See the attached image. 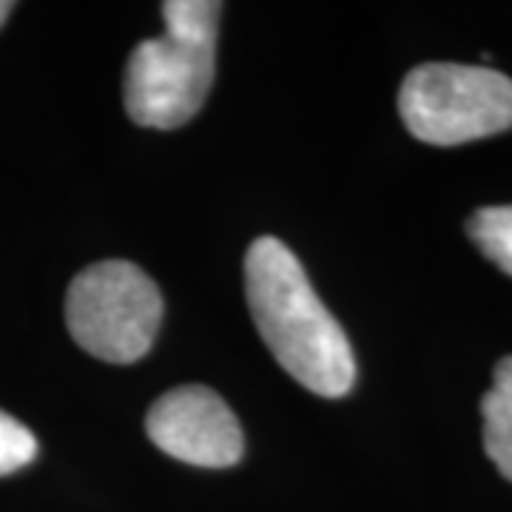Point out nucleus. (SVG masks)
<instances>
[{"label": "nucleus", "mask_w": 512, "mask_h": 512, "mask_svg": "<svg viewBox=\"0 0 512 512\" xmlns=\"http://www.w3.org/2000/svg\"><path fill=\"white\" fill-rule=\"evenodd\" d=\"M245 296L262 342L302 387L342 399L356 382V359L342 325L316 296L293 251L259 237L245 254Z\"/></svg>", "instance_id": "1"}, {"label": "nucleus", "mask_w": 512, "mask_h": 512, "mask_svg": "<svg viewBox=\"0 0 512 512\" xmlns=\"http://www.w3.org/2000/svg\"><path fill=\"white\" fill-rule=\"evenodd\" d=\"M222 3L168 0L165 35L143 40L126 66V111L137 126L180 128L202 109L217 69Z\"/></svg>", "instance_id": "2"}, {"label": "nucleus", "mask_w": 512, "mask_h": 512, "mask_svg": "<svg viewBox=\"0 0 512 512\" xmlns=\"http://www.w3.org/2000/svg\"><path fill=\"white\" fill-rule=\"evenodd\" d=\"M163 322V296L134 262L109 259L74 276L66 293L72 339L111 365L143 359Z\"/></svg>", "instance_id": "3"}, {"label": "nucleus", "mask_w": 512, "mask_h": 512, "mask_svg": "<svg viewBox=\"0 0 512 512\" xmlns=\"http://www.w3.org/2000/svg\"><path fill=\"white\" fill-rule=\"evenodd\" d=\"M399 114L427 146H461L512 128V80L487 66L424 63L404 77Z\"/></svg>", "instance_id": "4"}, {"label": "nucleus", "mask_w": 512, "mask_h": 512, "mask_svg": "<svg viewBox=\"0 0 512 512\" xmlns=\"http://www.w3.org/2000/svg\"><path fill=\"white\" fill-rule=\"evenodd\" d=\"M146 433L163 453L194 467H234L245 453L234 410L202 384L160 396L148 410Z\"/></svg>", "instance_id": "5"}, {"label": "nucleus", "mask_w": 512, "mask_h": 512, "mask_svg": "<svg viewBox=\"0 0 512 512\" xmlns=\"http://www.w3.org/2000/svg\"><path fill=\"white\" fill-rule=\"evenodd\" d=\"M467 234L478 251L512 276V205L481 208L467 222Z\"/></svg>", "instance_id": "6"}, {"label": "nucleus", "mask_w": 512, "mask_h": 512, "mask_svg": "<svg viewBox=\"0 0 512 512\" xmlns=\"http://www.w3.org/2000/svg\"><path fill=\"white\" fill-rule=\"evenodd\" d=\"M481 416H484V450L498 467V473L512 481V404L490 390L481 399Z\"/></svg>", "instance_id": "7"}, {"label": "nucleus", "mask_w": 512, "mask_h": 512, "mask_svg": "<svg viewBox=\"0 0 512 512\" xmlns=\"http://www.w3.org/2000/svg\"><path fill=\"white\" fill-rule=\"evenodd\" d=\"M37 456V439L18 419L0 410V476L18 473Z\"/></svg>", "instance_id": "8"}, {"label": "nucleus", "mask_w": 512, "mask_h": 512, "mask_svg": "<svg viewBox=\"0 0 512 512\" xmlns=\"http://www.w3.org/2000/svg\"><path fill=\"white\" fill-rule=\"evenodd\" d=\"M493 393L501 396L504 402L512 404V356H504L493 373Z\"/></svg>", "instance_id": "9"}, {"label": "nucleus", "mask_w": 512, "mask_h": 512, "mask_svg": "<svg viewBox=\"0 0 512 512\" xmlns=\"http://www.w3.org/2000/svg\"><path fill=\"white\" fill-rule=\"evenodd\" d=\"M9 12H12V3H6V0H0V26L6 23V18H9Z\"/></svg>", "instance_id": "10"}]
</instances>
